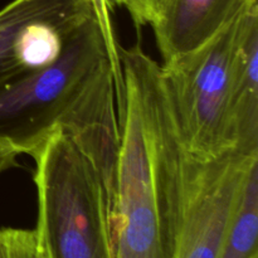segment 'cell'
Masks as SVG:
<instances>
[{
    "label": "cell",
    "mask_w": 258,
    "mask_h": 258,
    "mask_svg": "<svg viewBox=\"0 0 258 258\" xmlns=\"http://www.w3.org/2000/svg\"><path fill=\"white\" fill-rule=\"evenodd\" d=\"M120 63L123 83L116 97L120 153L110 211L112 258H171L160 64L139 44L121 47Z\"/></svg>",
    "instance_id": "obj_1"
},
{
    "label": "cell",
    "mask_w": 258,
    "mask_h": 258,
    "mask_svg": "<svg viewBox=\"0 0 258 258\" xmlns=\"http://www.w3.org/2000/svg\"><path fill=\"white\" fill-rule=\"evenodd\" d=\"M107 64L112 67L118 91L122 87L120 59L92 14L68 33L52 64L0 85V143L32 155L50 134L66 125Z\"/></svg>",
    "instance_id": "obj_2"
},
{
    "label": "cell",
    "mask_w": 258,
    "mask_h": 258,
    "mask_svg": "<svg viewBox=\"0 0 258 258\" xmlns=\"http://www.w3.org/2000/svg\"><path fill=\"white\" fill-rule=\"evenodd\" d=\"M38 194L35 231L50 258H112L110 206L90 159L63 131L32 154Z\"/></svg>",
    "instance_id": "obj_3"
},
{
    "label": "cell",
    "mask_w": 258,
    "mask_h": 258,
    "mask_svg": "<svg viewBox=\"0 0 258 258\" xmlns=\"http://www.w3.org/2000/svg\"><path fill=\"white\" fill-rule=\"evenodd\" d=\"M165 175L173 229L171 258H219L243 180L258 151L212 158L189 153L175 122L166 128Z\"/></svg>",
    "instance_id": "obj_4"
},
{
    "label": "cell",
    "mask_w": 258,
    "mask_h": 258,
    "mask_svg": "<svg viewBox=\"0 0 258 258\" xmlns=\"http://www.w3.org/2000/svg\"><path fill=\"white\" fill-rule=\"evenodd\" d=\"M242 15L197 50L160 66L181 143L189 153L201 158L234 150L229 139L228 105Z\"/></svg>",
    "instance_id": "obj_5"
},
{
    "label": "cell",
    "mask_w": 258,
    "mask_h": 258,
    "mask_svg": "<svg viewBox=\"0 0 258 258\" xmlns=\"http://www.w3.org/2000/svg\"><path fill=\"white\" fill-rule=\"evenodd\" d=\"M258 0H169L151 24L163 63L197 50Z\"/></svg>",
    "instance_id": "obj_6"
},
{
    "label": "cell",
    "mask_w": 258,
    "mask_h": 258,
    "mask_svg": "<svg viewBox=\"0 0 258 258\" xmlns=\"http://www.w3.org/2000/svg\"><path fill=\"white\" fill-rule=\"evenodd\" d=\"M228 117L232 149L246 154L258 151V7L239 20Z\"/></svg>",
    "instance_id": "obj_7"
},
{
    "label": "cell",
    "mask_w": 258,
    "mask_h": 258,
    "mask_svg": "<svg viewBox=\"0 0 258 258\" xmlns=\"http://www.w3.org/2000/svg\"><path fill=\"white\" fill-rule=\"evenodd\" d=\"M93 12L88 0H13L0 10V85L27 75L20 37L33 22Z\"/></svg>",
    "instance_id": "obj_8"
},
{
    "label": "cell",
    "mask_w": 258,
    "mask_h": 258,
    "mask_svg": "<svg viewBox=\"0 0 258 258\" xmlns=\"http://www.w3.org/2000/svg\"><path fill=\"white\" fill-rule=\"evenodd\" d=\"M258 160L249 166L243 180L219 258H257Z\"/></svg>",
    "instance_id": "obj_9"
},
{
    "label": "cell",
    "mask_w": 258,
    "mask_h": 258,
    "mask_svg": "<svg viewBox=\"0 0 258 258\" xmlns=\"http://www.w3.org/2000/svg\"><path fill=\"white\" fill-rule=\"evenodd\" d=\"M18 257L19 258H50L44 242L34 229H15Z\"/></svg>",
    "instance_id": "obj_10"
},
{
    "label": "cell",
    "mask_w": 258,
    "mask_h": 258,
    "mask_svg": "<svg viewBox=\"0 0 258 258\" xmlns=\"http://www.w3.org/2000/svg\"><path fill=\"white\" fill-rule=\"evenodd\" d=\"M168 2L169 0H134L128 13L136 27L151 25L160 17Z\"/></svg>",
    "instance_id": "obj_11"
},
{
    "label": "cell",
    "mask_w": 258,
    "mask_h": 258,
    "mask_svg": "<svg viewBox=\"0 0 258 258\" xmlns=\"http://www.w3.org/2000/svg\"><path fill=\"white\" fill-rule=\"evenodd\" d=\"M88 3H90L91 7H92L93 13H95L98 23H100L103 32H105L107 42L111 47V50H112L113 54L120 59L121 45L118 44L117 38H116L115 35V30H113L112 20H111V13H112V9H111L110 5H108V2L107 0H88Z\"/></svg>",
    "instance_id": "obj_12"
},
{
    "label": "cell",
    "mask_w": 258,
    "mask_h": 258,
    "mask_svg": "<svg viewBox=\"0 0 258 258\" xmlns=\"http://www.w3.org/2000/svg\"><path fill=\"white\" fill-rule=\"evenodd\" d=\"M0 258H19L15 228L0 229Z\"/></svg>",
    "instance_id": "obj_13"
},
{
    "label": "cell",
    "mask_w": 258,
    "mask_h": 258,
    "mask_svg": "<svg viewBox=\"0 0 258 258\" xmlns=\"http://www.w3.org/2000/svg\"><path fill=\"white\" fill-rule=\"evenodd\" d=\"M22 155L19 151L8 144L0 143V174L9 169L18 166V156Z\"/></svg>",
    "instance_id": "obj_14"
},
{
    "label": "cell",
    "mask_w": 258,
    "mask_h": 258,
    "mask_svg": "<svg viewBox=\"0 0 258 258\" xmlns=\"http://www.w3.org/2000/svg\"><path fill=\"white\" fill-rule=\"evenodd\" d=\"M108 5H110L111 9L113 10L115 7H123L125 9L130 10L131 7H133L134 0H107Z\"/></svg>",
    "instance_id": "obj_15"
}]
</instances>
